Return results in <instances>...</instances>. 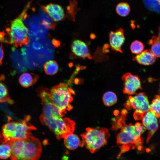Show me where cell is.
<instances>
[{
    "instance_id": "3",
    "label": "cell",
    "mask_w": 160,
    "mask_h": 160,
    "mask_svg": "<svg viewBox=\"0 0 160 160\" xmlns=\"http://www.w3.org/2000/svg\"><path fill=\"white\" fill-rule=\"evenodd\" d=\"M11 148V160H39L42 151V145L37 138L31 135L23 140L8 142Z\"/></svg>"
},
{
    "instance_id": "11",
    "label": "cell",
    "mask_w": 160,
    "mask_h": 160,
    "mask_svg": "<svg viewBox=\"0 0 160 160\" xmlns=\"http://www.w3.org/2000/svg\"><path fill=\"white\" fill-rule=\"evenodd\" d=\"M109 42L111 49L116 52L122 53V45L125 41L124 30L122 28L111 31L109 33Z\"/></svg>"
},
{
    "instance_id": "16",
    "label": "cell",
    "mask_w": 160,
    "mask_h": 160,
    "mask_svg": "<svg viewBox=\"0 0 160 160\" xmlns=\"http://www.w3.org/2000/svg\"><path fill=\"white\" fill-rule=\"evenodd\" d=\"M39 78L36 74L29 73H25L20 76L19 81L23 87L27 88L31 87L36 83Z\"/></svg>"
},
{
    "instance_id": "5",
    "label": "cell",
    "mask_w": 160,
    "mask_h": 160,
    "mask_svg": "<svg viewBox=\"0 0 160 160\" xmlns=\"http://www.w3.org/2000/svg\"><path fill=\"white\" fill-rule=\"evenodd\" d=\"M30 4L31 2L28 3L21 13L11 22L9 27L6 29L8 36L7 43L16 47L27 45L29 42L28 29L23 23V20Z\"/></svg>"
},
{
    "instance_id": "20",
    "label": "cell",
    "mask_w": 160,
    "mask_h": 160,
    "mask_svg": "<svg viewBox=\"0 0 160 160\" xmlns=\"http://www.w3.org/2000/svg\"><path fill=\"white\" fill-rule=\"evenodd\" d=\"M130 7L127 3L121 2L119 3L116 6V11L117 13L121 17H126L129 14Z\"/></svg>"
},
{
    "instance_id": "10",
    "label": "cell",
    "mask_w": 160,
    "mask_h": 160,
    "mask_svg": "<svg viewBox=\"0 0 160 160\" xmlns=\"http://www.w3.org/2000/svg\"><path fill=\"white\" fill-rule=\"evenodd\" d=\"M142 124L148 130L147 142H148L158 128L157 117L150 110L147 112L142 119Z\"/></svg>"
},
{
    "instance_id": "2",
    "label": "cell",
    "mask_w": 160,
    "mask_h": 160,
    "mask_svg": "<svg viewBox=\"0 0 160 160\" xmlns=\"http://www.w3.org/2000/svg\"><path fill=\"white\" fill-rule=\"evenodd\" d=\"M127 113L125 109L122 110L120 115H117L116 112V117L112 123L113 129H120L116 137V143L120 149L117 156L118 158L130 149L136 148L141 151L143 148L141 135L146 129L142 124L139 122L134 125L131 123L126 124Z\"/></svg>"
},
{
    "instance_id": "17",
    "label": "cell",
    "mask_w": 160,
    "mask_h": 160,
    "mask_svg": "<svg viewBox=\"0 0 160 160\" xmlns=\"http://www.w3.org/2000/svg\"><path fill=\"white\" fill-rule=\"evenodd\" d=\"M44 70L45 73L49 75L56 74L58 70L59 67L57 62L54 60H50L44 65Z\"/></svg>"
},
{
    "instance_id": "22",
    "label": "cell",
    "mask_w": 160,
    "mask_h": 160,
    "mask_svg": "<svg viewBox=\"0 0 160 160\" xmlns=\"http://www.w3.org/2000/svg\"><path fill=\"white\" fill-rule=\"evenodd\" d=\"M11 148L9 142L2 143L0 145V158L6 159L10 157Z\"/></svg>"
},
{
    "instance_id": "15",
    "label": "cell",
    "mask_w": 160,
    "mask_h": 160,
    "mask_svg": "<svg viewBox=\"0 0 160 160\" xmlns=\"http://www.w3.org/2000/svg\"><path fill=\"white\" fill-rule=\"evenodd\" d=\"M64 143L65 147L70 150H75L79 146L83 147L82 140L73 133L68 135L64 138Z\"/></svg>"
},
{
    "instance_id": "24",
    "label": "cell",
    "mask_w": 160,
    "mask_h": 160,
    "mask_svg": "<svg viewBox=\"0 0 160 160\" xmlns=\"http://www.w3.org/2000/svg\"><path fill=\"white\" fill-rule=\"evenodd\" d=\"M144 46L142 43L137 40L133 41L130 46L131 51L132 53L138 54L143 50Z\"/></svg>"
},
{
    "instance_id": "4",
    "label": "cell",
    "mask_w": 160,
    "mask_h": 160,
    "mask_svg": "<svg viewBox=\"0 0 160 160\" xmlns=\"http://www.w3.org/2000/svg\"><path fill=\"white\" fill-rule=\"evenodd\" d=\"M30 117L27 116L20 121H10L4 124L0 134V141L2 143L17 140H23L31 135V131L36 128L29 121Z\"/></svg>"
},
{
    "instance_id": "19",
    "label": "cell",
    "mask_w": 160,
    "mask_h": 160,
    "mask_svg": "<svg viewBox=\"0 0 160 160\" xmlns=\"http://www.w3.org/2000/svg\"><path fill=\"white\" fill-rule=\"evenodd\" d=\"M117 100L116 94L111 91H108L105 93L103 97V103L107 106L113 105L117 102Z\"/></svg>"
},
{
    "instance_id": "29",
    "label": "cell",
    "mask_w": 160,
    "mask_h": 160,
    "mask_svg": "<svg viewBox=\"0 0 160 160\" xmlns=\"http://www.w3.org/2000/svg\"></svg>"
},
{
    "instance_id": "27",
    "label": "cell",
    "mask_w": 160,
    "mask_h": 160,
    "mask_svg": "<svg viewBox=\"0 0 160 160\" xmlns=\"http://www.w3.org/2000/svg\"><path fill=\"white\" fill-rule=\"evenodd\" d=\"M159 33L158 36L157 37L159 40L160 41V26L159 28Z\"/></svg>"
},
{
    "instance_id": "21",
    "label": "cell",
    "mask_w": 160,
    "mask_h": 160,
    "mask_svg": "<svg viewBox=\"0 0 160 160\" xmlns=\"http://www.w3.org/2000/svg\"><path fill=\"white\" fill-rule=\"evenodd\" d=\"M150 108L157 118L160 117V95L155 96L150 105Z\"/></svg>"
},
{
    "instance_id": "14",
    "label": "cell",
    "mask_w": 160,
    "mask_h": 160,
    "mask_svg": "<svg viewBox=\"0 0 160 160\" xmlns=\"http://www.w3.org/2000/svg\"><path fill=\"white\" fill-rule=\"evenodd\" d=\"M156 57L150 50L146 49L133 57V60L140 64L148 65L154 63Z\"/></svg>"
},
{
    "instance_id": "13",
    "label": "cell",
    "mask_w": 160,
    "mask_h": 160,
    "mask_svg": "<svg viewBox=\"0 0 160 160\" xmlns=\"http://www.w3.org/2000/svg\"><path fill=\"white\" fill-rule=\"evenodd\" d=\"M42 9L55 21L62 20L64 18V11L60 5L50 3L42 6Z\"/></svg>"
},
{
    "instance_id": "26",
    "label": "cell",
    "mask_w": 160,
    "mask_h": 160,
    "mask_svg": "<svg viewBox=\"0 0 160 160\" xmlns=\"http://www.w3.org/2000/svg\"><path fill=\"white\" fill-rule=\"evenodd\" d=\"M4 56V51L2 45H0V65L2 64V60Z\"/></svg>"
},
{
    "instance_id": "12",
    "label": "cell",
    "mask_w": 160,
    "mask_h": 160,
    "mask_svg": "<svg viewBox=\"0 0 160 160\" xmlns=\"http://www.w3.org/2000/svg\"><path fill=\"white\" fill-rule=\"evenodd\" d=\"M71 49L73 54L77 57L84 59H91L92 58L87 45L81 40L76 39L73 41L71 45Z\"/></svg>"
},
{
    "instance_id": "7",
    "label": "cell",
    "mask_w": 160,
    "mask_h": 160,
    "mask_svg": "<svg viewBox=\"0 0 160 160\" xmlns=\"http://www.w3.org/2000/svg\"><path fill=\"white\" fill-rule=\"evenodd\" d=\"M110 136L108 129L105 128H94L88 127L81 135L83 146L91 153L97 151L105 145L107 139Z\"/></svg>"
},
{
    "instance_id": "1",
    "label": "cell",
    "mask_w": 160,
    "mask_h": 160,
    "mask_svg": "<svg viewBox=\"0 0 160 160\" xmlns=\"http://www.w3.org/2000/svg\"><path fill=\"white\" fill-rule=\"evenodd\" d=\"M42 105V112L39 116L41 124L47 127L60 140L68 135L73 133L75 122L68 118H63L60 111L53 103L50 96V91L45 87L38 90Z\"/></svg>"
},
{
    "instance_id": "28",
    "label": "cell",
    "mask_w": 160,
    "mask_h": 160,
    "mask_svg": "<svg viewBox=\"0 0 160 160\" xmlns=\"http://www.w3.org/2000/svg\"></svg>"
},
{
    "instance_id": "25",
    "label": "cell",
    "mask_w": 160,
    "mask_h": 160,
    "mask_svg": "<svg viewBox=\"0 0 160 160\" xmlns=\"http://www.w3.org/2000/svg\"><path fill=\"white\" fill-rule=\"evenodd\" d=\"M6 33L4 31H0V42L7 43L6 38L5 37Z\"/></svg>"
},
{
    "instance_id": "23",
    "label": "cell",
    "mask_w": 160,
    "mask_h": 160,
    "mask_svg": "<svg viewBox=\"0 0 160 160\" xmlns=\"http://www.w3.org/2000/svg\"><path fill=\"white\" fill-rule=\"evenodd\" d=\"M7 102L12 103L13 101L10 98L6 86L0 82V103Z\"/></svg>"
},
{
    "instance_id": "6",
    "label": "cell",
    "mask_w": 160,
    "mask_h": 160,
    "mask_svg": "<svg viewBox=\"0 0 160 160\" xmlns=\"http://www.w3.org/2000/svg\"><path fill=\"white\" fill-rule=\"evenodd\" d=\"M72 77L66 83H62L54 86L50 91V96L53 104L59 110L62 117L73 108L71 103L75 91L69 86L72 81Z\"/></svg>"
},
{
    "instance_id": "8",
    "label": "cell",
    "mask_w": 160,
    "mask_h": 160,
    "mask_svg": "<svg viewBox=\"0 0 160 160\" xmlns=\"http://www.w3.org/2000/svg\"><path fill=\"white\" fill-rule=\"evenodd\" d=\"M124 106L128 110H135L134 116L136 120L142 119L144 114L150 110L148 97L144 92L129 97Z\"/></svg>"
},
{
    "instance_id": "18",
    "label": "cell",
    "mask_w": 160,
    "mask_h": 160,
    "mask_svg": "<svg viewBox=\"0 0 160 160\" xmlns=\"http://www.w3.org/2000/svg\"><path fill=\"white\" fill-rule=\"evenodd\" d=\"M151 46L150 50L156 57H160V41L157 37L153 36L148 41Z\"/></svg>"
},
{
    "instance_id": "9",
    "label": "cell",
    "mask_w": 160,
    "mask_h": 160,
    "mask_svg": "<svg viewBox=\"0 0 160 160\" xmlns=\"http://www.w3.org/2000/svg\"><path fill=\"white\" fill-rule=\"evenodd\" d=\"M124 81V93L128 95L136 94V92L141 89L140 80L139 77L128 73L124 74L122 77Z\"/></svg>"
}]
</instances>
